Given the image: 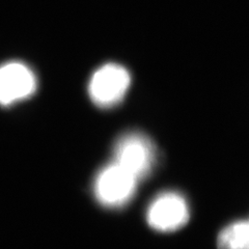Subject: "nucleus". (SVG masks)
Returning <instances> with one entry per match:
<instances>
[{"label": "nucleus", "instance_id": "1", "mask_svg": "<svg viewBox=\"0 0 249 249\" xmlns=\"http://www.w3.org/2000/svg\"><path fill=\"white\" fill-rule=\"evenodd\" d=\"M114 162L137 180L149 176L156 167L158 151L153 140L139 131L124 132L113 146Z\"/></svg>", "mask_w": 249, "mask_h": 249}, {"label": "nucleus", "instance_id": "2", "mask_svg": "<svg viewBox=\"0 0 249 249\" xmlns=\"http://www.w3.org/2000/svg\"><path fill=\"white\" fill-rule=\"evenodd\" d=\"M131 82V74L127 68L116 62H108L91 75L89 82V98L100 108H113L123 102Z\"/></svg>", "mask_w": 249, "mask_h": 249}, {"label": "nucleus", "instance_id": "3", "mask_svg": "<svg viewBox=\"0 0 249 249\" xmlns=\"http://www.w3.org/2000/svg\"><path fill=\"white\" fill-rule=\"evenodd\" d=\"M137 182L133 175L112 162L99 171L93 183V192L103 206L120 207L133 196Z\"/></svg>", "mask_w": 249, "mask_h": 249}, {"label": "nucleus", "instance_id": "4", "mask_svg": "<svg viewBox=\"0 0 249 249\" xmlns=\"http://www.w3.org/2000/svg\"><path fill=\"white\" fill-rule=\"evenodd\" d=\"M190 212L186 199L177 192H164L156 197L147 210L150 227L162 232L176 231L187 224Z\"/></svg>", "mask_w": 249, "mask_h": 249}, {"label": "nucleus", "instance_id": "5", "mask_svg": "<svg viewBox=\"0 0 249 249\" xmlns=\"http://www.w3.org/2000/svg\"><path fill=\"white\" fill-rule=\"evenodd\" d=\"M36 80L31 70L18 61L0 67V104L12 105L31 96Z\"/></svg>", "mask_w": 249, "mask_h": 249}, {"label": "nucleus", "instance_id": "6", "mask_svg": "<svg viewBox=\"0 0 249 249\" xmlns=\"http://www.w3.org/2000/svg\"><path fill=\"white\" fill-rule=\"evenodd\" d=\"M218 249H249V219L225 227L217 237Z\"/></svg>", "mask_w": 249, "mask_h": 249}]
</instances>
